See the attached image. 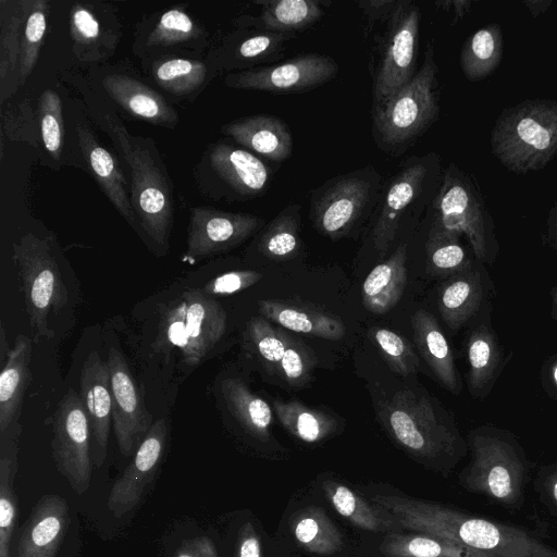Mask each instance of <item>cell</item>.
Segmentation results:
<instances>
[{"mask_svg":"<svg viewBox=\"0 0 557 557\" xmlns=\"http://www.w3.org/2000/svg\"><path fill=\"white\" fill-rule=\"evenodd\" d=\"M301 215L297 203H288L260 231L257 250L270 260H287L300 249Z\"/></svg>","mask_w":557,"mask_h":557,"instance_id":"60d3db41","label":"cell"},{"mask_svg":"<svg viewBox=\"0 0 557 557\" xmlns=\"http://www.w3.org/2000/svg\"><path fill=\"white\" fill-rule=\"evenodd\" d=\"M417 348L442 385L453 394L459 393V381L449 344L435 317L424 309L411 317Z\"/></svg>","mask_w":557,"mask_h":557,"instance_id":"1f68e13d","label":"cell"},{"mask_svg":"<svg viewBox=\"0 0 557 557\" xmlns=\"http://www.w3.org/2000/svg\"><path fill=\"white\" fill-rule=\"evenodd\" d=\"M401 531L455 542L496 557H557V552L521 530L474 518L444 506L397 495H375Z\"/></svg>","mask_w":557,"mask_h":557,"instance_id":"7a4b0ae2","label":"cell"},{"mask_svg":"<svg viewBox=\"0 0 557 557\" xmlns=\"http://www.w3.org/2000/svg\"><path fill=\"white\" fill-rule=\"evenodd\" d=\"M482 297L481 275L471 269L453 275L441 286L437 295L438 311L449 329L457 330L476 312Z\"/></svg>","mask_w":557,"mask_h":557,"instance_id":"8d00e7d4","label":"cell"},{"mask_svg":"<svg viewBox=\"0 0 557 557\" xmlns=\"http://www.w3.org/2000/svg\"><path fill=\"white\" fill-rule=\"evenodd\" d=\"M370 337L394 372L408 376L418 371V355L411 344L398 333L376 327L371 330Z\"/></svg>","mask_w":557,"mask_h":557,"instance_id":"7dc6e473","label":"cell"},{"mask_svg":"<svg viewBox=\"0 0 557 557\" xmlns=\"http://www.w3.org/2000/svg\"><path fill=\"white\" fill-rule=\"evenodd\" d=\"M438 67L428 42L421 67L389 99L373 107L372 134L379 148L400 153L438 117Z\"/></svg>","mask_w":557,"mask_h":557,"instance_id":"277c9868","label":"cell"},{"mask_svg":"<svg viewBox=\"0 0 557 557\" xmlns=\"http://www.w3.org/2000/svg\"><path fill=\"white\" fill-rule=\"evenodd\" d=\"M468 385L472 395L479 396L493 381L500 361L494 334L485 326L475 329L468 341Z\"/></svg>","mask_w":557,"mask_h":557,"instance_id":"ee69618b","label":"cell"},{"mask_svg":"<svg viewBox=\"0 0 557 557\" xmlns=\"http://www.w3.org/2000/svg\"><path fill=\"white\" fill-rule=\"evenodd\" d=\"M49 1L29 0L27 16L21 36L20 85L27 81L39 57L47 29Z\"/></svg>","mask_w":557,"mask_h":557,"instance_id":"f6af8a7d","label":"cell"},{"mask_svg":"<svg viewBox=\"0 0 557 557\" xmlns=\"http://www.w3.org/2000/svg\"><path fill=\"white\" fill-rule=\"evenodd\" d=\"M431 223L467 238L474 257L487 261L497 249L494 221L475 177L449 163L432 201Z\"/></svg>","mask_w":557,"mask_h":557,"instance_id":"5b68a950","label":"cell"},{"mask_svg":"<svg viewBox=\"0 0 557 557\" xmlns=\"http://www.w3.org/2000/svg\"><path fill=\"white\" fill-rule=\"evenodd\" d=\"M322 490L335 510L354 525L375 533L401 531L387 510L373 502L369 503L348 486L324 480Z\"/></svg>","mask_w":557,"mask_h":557,"instance_id":"836d02e7","label":"cell"},{"mask_svg":"<svg viewBox=\"0 0 557 557\" xmlns=\"http://www.w3.org/2000/svg\"><path fill=\"white\" fill-rule=\"evenodd\" d=\"M78 145L96 182L106 194L119 213L137 228L131 197L126 189V178L115 158L100 145L88 125L82 122L75 124Z\"/></svg>","mask_w":557,"mask_h":557,"instance_id":"484cf974","label":"cell"},{"mask_svg":"<svg viewBox=\"0 0 557 557\" xmlns=\"http://www.w3.org/2000/svg\"><path fill=\"white\" fill-rule=\"evenodd\" d=\"M553 493H554V497L557 502V479L555 480L554 485H553Z\"/></svg>","mask_w":557,"mask_h":557,"instance_id":"91938a15","label":"cell"},{"mask_svg":"<svg viewBox=\"0 0 557 557\" xmlns=\"http://www.w3.org/2000/svg\"><path fill=\"white\" fill-rule=\"evenodd\" d=\"M30 338L18 335L0 374V434L17 423L30 372Z\"/></svg>","mask_w":557,"mask_h":557,"instance_id":"4dcf8cb0","label":"cell"},{"mask_svg":"<svg viewBox=\"0 0 557 557\" xmlns=\"http://www.w3.org/2000/svg\"><path fill=\"white\" fill-rule=\"evenodd\" d=\"M108 97L128 114L156 126L174 128L176 110L156 89L126 73L108 72L101 77Z\"/></svg>","mask_w":557,"mask_h":557,"instance_id":"603a6c76","label":"cell"},{"mask_svg":"<svg viewBox=\"0 0 557 557\" xmlns=\"http://www.w3.org/2000/svg\"><path fill=\"white\" fill-rule=\"evenodd\" d=\"M4 329L3 325H1V348H0V361L3 366L5 362V357H8V354L5 352L4 348L7 347L5 336H4Z\"/></svg>","mask_w":557,"mask_h":557,"instance_id":"680465c9","label":"cell"},{"mask_svg":"<svg viewBox=\"0 0 557 557\" xmlns=\"http://www.w3.org/2000/svg\"><path fill=\"white\" fill-rule=\"evenodd\" d=\"M79 397L90 425L91 461L99 468L107 456L112 422V394L108 361H103L97 351L90 352L82 367Z\"/></svg>","mask_w":557,"mask_h":557,"instance_id":"ffe728a7","label":"cell"},{"mask_svg":"<svg viewBox=\"0 0 557 557\" xmlns=\"http://www.w3.org/2000/svg\"><path fill=\"white\" fill-rule=\"evenodd\" d=\"M29 0L0 2V101L9 99L20 85L21 36Z\"/></svg>","mask_w":557,"mask_h":557,"instance_id":"d6a6232c","label":"cell"},{"mask_svg":"<svg viewBox=\"0 0 557 557\" xmlns=\"http://www.w3.org/2000/svg\"><path fill=\"white\" fill-rule=\"evenodd\" d=\"M199 193L213 201H248L267 193L270 168L256 154L225 141L209 145L194 169Z\"/></svg>","mask_w":557,"mask_h":557,"instance_id":"52a82bcc","label":"cell"},{"mask_svg":"<svg viewBox=\"0 0 557 557\" xmlns=\"http://www.w3.org/2000/svg\"><path fill=\"white\" fill-rule=\"evenodd\" d=\"M174 557H219V555L211 539L197 536L182 544Z\"/></svg>","mask_w":557,"mask_h":557,"instance_id":"f5cc1de1","label":"cell"},{"mask_svg":"<svg viewBox=\"0 0 557 557\" xmlns=\"http://www.w3.org/2000/svg\"><path fill=\"white\" fill-rule=\"evenodd\" d=\"M18 424L1 434L0 456V557H10V544L18 517L13 482L17 471Z\"/></svg>","mask_w":557,"mask_h":557,"instance_id":"74e56055","label":"cell"},{"mask_svg":"<svg viewBox=\"0 0 557 557\" xmlns=\"http://www.w3.org/2000/svg\"><path fill=\"white\" fill-rule=\"evenodd\" d=\"M208 45L205 27L183 7H173L137 25L133 51L143 62H150L182 52L198 53Z\"/></svg>","mask_w":557,"mask_h":557,"instance_id":"9a60e30c","label":"cell"},{"mask_svg":"<svg viewBox=\"0 0 557 557\" xmlns=\"http://www.w3.org/2000/svg\"><path fill=\"white\" fill-rule=\"evenodd\" d=\"M554 310L557 312V292L554 295Z\"/></svg>","mask_w":557,"mask_h":557,"instance_id":"94428289","label":"cell"},{"mask_svg":"<svg viewBox=\"0 0 557 557\" xmlns=\"http://www.w3.org/2000/svg\"><path fill=\"white\" fill-rule=\"evenodd\" d=\"M12 260L20 273L30 327L38 337L49 339L54 335L49 318L67 302V290L51 247L46 239L28 233L13 244Z\"/></svg>","mask_w":557,"mask_h":557,"instance_id":"ba28073f","label":"cell"},{"mask_svg":"<svg viewBox=\"0 0 557 557\" xmlns=\"http://www.w3.org/2000/svg\"><path fill=\"white\" fill-rule=\"evenodd\" d=\"M222 134L244 149L270 161L283 162L293 151V136L287 124L271 114H252L221 126Z\"/></svg>","mask_w":557,"mask_h":557,"instance_id":"cb8c5ba5","label":"cell"},{"mask_svg":"<svg viewBox=\"0 0 557 557\" xmlns=\"http://www.w3.org/2000/svg\"><path fill=\"white\" fill-rule=\"evenodd\" d=\"M474 461L470 481L502 500L516 491L519 462L510 446L496 437L476 436L473 442Z\"/></svg>","mask_w":557,"mask_h":557,"instance_id":"d4e9b609","label":"cell"},{"mask_svg":"<svg viewBox=\"0 0 557 557\" xmlns=\"http://www.w3.org/2000/svg\"><path fill=\"white\" fill-rule=\"evenodd\" d=\"M149 63V74L157 86L178 99L197 97L221 72L209 57L205 60L168 55Z\"/></svg>","mask_w":557,"mask_h":557,"instance_id":"83f0119b","label":"cell"},{"mask_svg":"<svg viewBox=\"0 0 557 557\" xmlns=\"http://www.w3.org/2000/svg\"><path fill=\"white\" fill-rule=\"evenodd\" d=\"M86 99L92 117L131 170V201L137 225L150 244L166 251L174 221V193L157 144L150 137L129 133L117 114L103 110L90 94Z\"/></svg>","mask_w":557,"mask_h":557,"instance_id":"6da1fadb","label":"cell"},{"mask_svg":"<svg viewBox=\"0 0 557 557\" xmlns=\"http://www.w3.org/2000/svg\"><path fill=\"white\" fill-rule=\"evenodd\" d=\"M247 335L261 359L278 368L285 350L281 329L263 317H253L247 323Z\"/></svg>","mask_w":557,"mask_h":557,"instance_id":"681fc988","label":"cell"},{"mask_svg":"<svg viewBox=\"0 0 557 557\" xmlns=\"http://www.w3.org/2000/svg\"><path fill=\"white\" fill-rule=\"evenodd\" d=\"M552 3V0L523 1V4L529 9L533 17H537L539 15L546 12Z\"/></svg>","mask_w":557,"mask_h":557,"instance_id":"9f6ffc18","label":"cell"},{"mask_svg":"<svg viewBox=\"0 0 557 557\" xmlns=\"http://www.w3.org/2000/svg\"><path fill=\"white\" fill-rule=\"evenodd\" d=\"M407 245L400 244L383 262L376 264L362 285V304L375 314L392 310L407 285Z\"/></svg>","mask_w":557,"mask_h":557,"instance_id":"f1b7e54d","label":"cell"},{"mask_svg":"<svg viewBox=\"0 0 557 557\" xmlns=\"http://www.w3.org/2000/svg\"><path fill=\"white\" fill-rule=\"evenodd\" d=\"M382 190L381 175L372 165L332 177L311 193L314 228L333 240L346 236L379 205Z\"/></svg>","mask_w":557,"mask_h":557,"instance_id":"8992f818","label":"cell"},{"mask_svg":"<svg viewBox=\"0 0 557 557\" xmlns=\"http://www.w3.org/2000/svg\"><path fill=\"white\" fill-rule=\"evenodd\" d=\"M380 417L396 442L414 456L431 459L454 446L453 433L424 395L401 389L383 405Z\"/></svg>","mask_w":557,"mask_h":557,"instance_id":"30bf717a","label":"cell"},{"mask_svg":"<svg viewBox=\"0 0 557 557\" xmlns=\"http://www.w3.org/2000/svg\"><path fill=\"white\" fill-rule=\"evenodd\" d=\"M221 391L228 411L240 426L258 440H268L273 420L269 404L236 377L224 380Z\"/></svg>","mask_w":557,"mask_h":557,"instance_id":"ab89813d","label":"cell"},{"mask_svg":"<svg viewBox=\"0 0 557 557\" xmlns=\"http://www.w3.org/2000/svg\"><path fill=\"white\" fill-rule=\"evenodd\" d=\"M184 330L181 344L183 359L198 366L225 333L226 313L222 306L198 289L183 294Z\"/></svg>","mask_w":557,"mask_h":557,"instance_id":"44dd1931","label":"cell"},{"mask_svg":"<svg viewBox=\"0 0 557 557\" xmlns=\"http://www.w3.org/2000/svg\"><path fill=\"white\" fill-rule=\"evenodd\" d=\"M264 226L261 216L213 207L190 209L184 261L195 262L233 249Z\"/></svg>","mask_w":557,"mask_h":557,"instance_id":"5bb4252c","label":"cell"},{"mask_svg":"<svg viewBox=\"0 0 557 557\" xmlns=\"http://www.w3.org/2000/svg\"><path fill=\"white\" fill-rule=\"evenodd\" d=\"M274 412L282 425L306 443H318L336 430V420L329 413L296 400H274Z\"/></svg>","mask_w":557,"mask_h":557,"instance_id":"7bdbcfd3","label":"cell"},{"mask_svg":"<svg viewBox=\"0 0 557 557\" xmlns=\"http://www.w3.org/2000/svg\"><path fill=\"white\" fill-rule=\"evenodd\" d=\"M491 149L512 173L544 169L557 156V99H525L505 108L492 128Z\"/></svg>","mask_w":557,"mask_h":557,"instance_id":"3957f363","label":"cell"},{"mask_svg":"<svg viewBox=\"0 0 557 557\" xmlns=\"http://www.w3.org/2000/svg\"><path fill=\"white\" fill-rule=\"evenodd\" d=\"M262 278V273L251 270H237L222 273L203 286L209 296H225L242 292Z\"/></svg>","mask_w":557,"mask_h":557,"instance_id":"f907efd6","label":"cell"},{"mask_svg":"<svg viewBox=\"0 0 557 557\" xmlns=\"http://www.w3.org/2000/svg\"><path fill=\"white\" fill-rule=\"evenodd\" d=\"M504 36L498 23L485 25L471 34L460 51V69L470 82L490 77L499 66Z\"/></svg>","mask_w":557,"mask_h":557,"instance_id":"f35d334b","label":"cell"},{"mask_svg":"<svg viewBox=\"0 0 557 557\" xmlns=\"http://www.w3.org/2000/svg\"><path fill=\"white\" fill-rule=\"evenodd\" d=\"M258 16H240L237 26L255 29L294 34L307 29L323 15L322 2L318 0H262Z\"/></svg>","mask_w":557,"mask_h":557,"instance_id":"f546056e","label":"cell"},{"mask_svg":"<svg viewBox=\"0 0 557 557\" xmlns=\"http://www.w3.org/2000/svg\"><path fill=\"white\" fill-rule=\"evenodd\" d=\"M290 532L305 550L331 556L344 547V536L321 507L307 506L289 518Z\"/></svg>","mask_w":557,"mask_h":557,"instance_id":"e575fe53","label":"cell"},{"mask_svg":"<svg viewBox=\"0 0 557 557\" xmlns=\"http://www.w3.org/2000/svg\"><path fill=\"white\" fill-rule=\"evenodd\" d=\"M263 318L292 332L330 341L344 337L343 321L321 308L286 299H263L259 301Z\"/></svg>","mask_w":557,"mask_h":557,"instance_id":"4316f807","label":"cell"},{"mask_svg":"<svg viewBox=\"0 0 557 557\" xmlns=\"http://www.w3.org/2000/svg\"><path fill=\"white\" fill-rule=\"evenodd\" d=\"M379 549L384 557H496L441 537L410 531L387 533Z\"/></svg>","mask_w":557,"mask_h":557,"instance_id":"d590c367","label":"cell"},{"mask_svg":"<svg viewBox=\"0 0 557 557\" xmlns=\"http://www.w3.org/2000/svg\"><path fill=\"white\" fill-rule=\"evenodd\" d=\"M398 0H363L357 1V4L366 15L368 25H373L376 21L387 18L393 13Z\"/></svg>","mask_w":557,"mask_h":557,"instance_id":"db71d44e","label":"cell"},{"mask_svg":"<svg viewBox=\"0 0 557 557\" xmlns=\"http://www.w3.org/2000/svg\"><path fill=\"white\" fill-rule=\"evenodd\" d=\"M168 436V422H153L148 434L134 454L133 460L114 482L108 497V508L121 517L139 503L148 483L153 478L163 456Z\"/></svg>","mask_w":557,"mask_h":557,"instance_id":"ac0fdd59","label":"cell"},{"mask_svg":"<svg viewBox=\"0 0 557 557\" xmlns=\"http://www.w3.org/2000/svg\"><path fill=\"white\" fill-rule=\"evenodd\" d=\"M447 3L453 7L456 21L462 18L469 12L471 5V2L466 0H453L447 1Z\"/></svg>","mask_w":557,"mask_h":557,"instance_id":"6f0895ef","label":"cell"},{"mask_svg":"<svg viewBox=\"0 0 557 557\" xmlns=\"http://www.w3.org/2000/svg\"><path fill=\"white\" fill-rule=\"evenodd\" d=\"M421 11L412 1L397 2L388 17L373 87L374 107L382 104L417 73Z\"/></svg>","mask_w":557,"mask_h":557,"instance_id":"8fae6325","label":"cell"},{"mask_svg":"<svg viewBox=\"0 0 557 557\" xmlns=\"http://www.w3.org/2000/svg\"><path fill=\"white\" fill-rule=\"evenodd\" d=\"M544 236L550 246L557 248V198L548 212Z\"/></svg>","mask_w":557,"mask_h":557,"instance_id":"11a10c76","label":"cell"},{"mask_svg":"<svg viewBox=\"0 0 557 557\" xmlns=\"http://www.w3.org/2000/svg\"><path fill=\"white\" fill-rule=\"evenodd\" d=\"M338 64L330 55L309 52L283 62L227 73L224 84L234 89L272 94L306 92L330 82Z\"/></svg>","mask_w":557,"mask_h":557,"instance_id":"4fadbf2b","label":"cell"},{"mask_svg":"<svg viewBox=\"0 0 557 557\" xmlns=\"http://www.w3.org/2000/svg\"><path fill=\"white\" fill-rule=\"evenodd\" d=\"M107 361L111 379L113 430L121 453L128 457L136 453L153 422L144 407L122 352L111 347Z\"/></svg>","mask_w":557,"mask_h":557,"instance_id":"2e32d148","label":"cell"},{"mask_svg":"<svg viewBox=\"0 0 557 557\" xmlns=\"http://www.w3.org/2000/svg\"><path fill=\"white\" fill-rule=\"evenodd\" d=\"M294 34L242 28L226 35L208 57L220 72H242L263 64H274L284 57L286 44Z\"/></svg>","mask_w":557,"mask_h":557,"instance_id":"d6986e66","label":"cell"},{"mask_svg":"<svg viewBox=\"0 0 557 557\" xmlns=\"http://www.w3.org/2000/svg\"><path fill=\"white\" fill-rule=\"evenodd\" d=\"M285 350L278 369L285 381L294 387L305 385L311 377L314 368V357L304 342L282 331Z\"/></svg>","mask_w":557,"mask_h":557,"instance_id":"c3c4849f","label":"cell"},{"mask_svg":"<svg viewBox=\"0 0 557 557\" xmlns=\"http://www.w3.org/2000/svg\"><path fill=\"white\" fill-rule=\"evenodd\" d=\"M72 53L79 63L109 60L122 38V25L114 8L102 1H75L70 15Z\"/></svg>","mask_w":557,"mask_h":557,"instance_id":"e0dca14e","label":"cell"},{"mask_svg":"<svg viewBox=\"0 0 557 557\" xmlns=\"http://www.w3.org/2000/svg\"><path fill=\"white\" fill-rule=\"evenodd\" d=\"M70 521V508L62 496H41L21 529L16 557H55Z\"/></svg>","mask_w":557,"mask_h":557,"instance_id":"7402d4cb","label":"cell"},{"mask_svg":"<svg viewBox=\"0 0 557 557\" xmlns=\"http://www.w3.org/2000/svg\"><path fill=\"white\" fill-rule=\"evenodd\" d=\"M436 153L410 157L383 188L371 238L381 258L394 242L401 219L413 205L433 201L441 183Z\"/></svg>","mask_w":557,"mask_h":557,"instance_id":"9c48e42d","label":"cell"},{"mask_svg":"<svg viewBox=\"0 0 557 557\" xmlns=\"http://www.w3.org/2000/svg\"><path fill=\"white\" fill-rule=\"evenodd\" d=\"M462 235L431 223L425 243L426 271L432 275H456L471 270Z\"/></svg>","mask_w":557,"mask_h":557,"instance_id":"b9f144b4","label":"cell"},{"mask_svg":"<svg viewBox=\"0 0 557 557\" xmlns=\"http://www.w3.org/2000/svg\"><path fill=\"white\" fill-rule=\"evenodd\" d=\"M554 375H555V380L557 382V364H556L555 370H554Z\"/></svg>","mask_w":557,"mask_h":557,"instance_id":"6125c7cd","label":"cell"},{"mask_svg":"<svg viewBox=\"0 0 557 557\" xmlns=\"http://www.w3.org/2000/svg\"><path fill=\"white\" fill-rule=\"evenodd\" d=\"M52 455L59 472L72 490L84 494L91 479V433L81 397L69 389L53 416Z\"/></svg>","mask_w":557,"mask_h":557,"instance_id":"7c38bea8","label":"cell"},{"mask_svg":"<svg viewBox=\"0 0 557 557\" xmlns=\"http://www.w3.org/2000/svg\"><path fill=\"white\" fill-rule=\"evenodd\" d=\"M41 139L46 151L59 160L64 140L63 103L59 94L48 88L42 91L38 106Z\"/></svg>","mask_w":557,"mask_h":557,"instance_id":"bcb514c9","label":"cell"},{"mask_svg":"<svg viewBox=\"0 0 557 557\" xmlns=\"http://www.w3.org/2000/svg\"><path fill=\"white\" fill-rule=\"evenodd\" d=\"M235 557H262L260 539L251 522L238 531Z\"/></svg>","mask_w":557,"mask_h":557,"instance_id":"816d5d0a","label":"cell"}]
</instances>
